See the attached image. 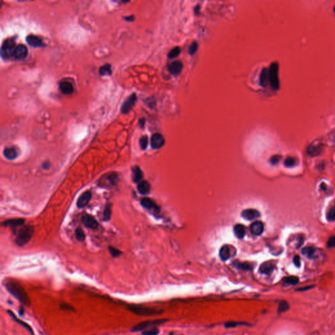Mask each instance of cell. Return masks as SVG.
Returning <instances> with one entry per match:
<instances>
[{"instance_id": "1", "label": "cell", "mask_w": 335, "mask_h": 335, "mask_svg": "<svg viewBox=\"0 0 335 335\" xmlns=\"http://www.w3.org/2000/svg\"><path fill=\"white\" fill-rule=\"evenodd\" d=\"M5 287L8 291L15 299H17L21 304L26 306H29L32 304V301L29 299L25 289L20 284L14 281H9L5 284Z\"/></svg>"}, {"instance_id": "2", "label": "cell", "mask_w": 335, "mask_h": 335, "mask_svg": "<svg viewBox=\"0 0 335 335\" xmlns=\"http://www.w3.org/2000/svg\"><path fill=\"white\" fill-rule=\"evenodd\" d=\"M34 232V227L31 225H26L20 228L17 235V244L19 246H22L26 244L32 239Z\"/></svg>"}, {"instance_id": "3", "label": "cell", "mask_w": 335, "mask_h": 335, "mask_svg": "<svg viewBox=\"0 0 335 335\" xmlns=\"http://www.w3.org/2000/svg\"><path fill=\"white\" fill-rule=\"evenodd\" d=\"M127 310L131 311L132 313L141 316H152L157 315H161L163 312V310H157L155 308H146L138 305H128Z\"/></svg>"}, {"instance_id": "4", "label": "cell", "mask_w": 335, "mask_h": 335, "mask_svg": "<svg viewBox=\"0 0 335 335\" xmlns=\"http://www.w3.org/2000/svg\"><path fill=\"white\" fill-rule=\"evenodd\" d=\"M170 319H154V320H148L141 322L138 324H136L131 329L130 331L132 332H142L145 330L152 328V327H157V325H161L167 322H168Z\"/></svg>"}, {"instance_id": "5", "label": "cell", "mask_w": 335, "mask_h": 335, "mask_svg": "<svg viewBox=\"0 0 335 335\" xmlns=\"http://www.w3.org/2000/svg\"><path fill=\"white\" fill-rule=\"evenodd\" d=\"M279 64L277 62H273L270 64L269 74V82L274 90H278L279 88Z\"/></svg>"}, {"instance_id": "6", "label": "cell", "mask_w": 335, "mask_h": 335, "mask_svg": "<svg viewBox=\"0 0 335 335\" xmlns=\"http://www.w3.org/2000/svg\"><path fill=\"white\" fill-rule=\"evenodd\" d=\"M16 45L13 38L7 40L3 44L1 49V56L4 59H9L11 56H14Z\"/></svg>"}, {"instance_id": "7", "label": "cell", "mask_w": 335, "mask_h": 335, "mask_svg": "<svg viewBox=\"0 0 335 335\" xmlns=\"http://www.w3.org/2000/svg\"><path fill=\"white\" fill-rule=\"evenodd\" d=\"M118 181V176L116 173H109L104 176L99 180V187L110 189L113 187Z\"/></svg>"}, {"instance_id": "8", "label": "cell", "mask_w": 335, "mask_h": 335, "mask_svg": "<svg viewBox=\"0 0 335 335\" xmlns=\"http://www.w3.org/2000/svg\"><path fill=\"white\" fill-rule=\"evenodd\" d=\"M137 101V96L136 94H132L129 96L123 103V105L120 108L122 113L127 114L131 111L133 108L136 102Z\"/></svg>"}, {"instance_id": "9", "label": "cell", "mask_w": 335, "mask_h": 335, "mask_svg": "<svg viewBox=\"0 0 335 335\" xmlns=\"http://www.w3.org/2000/svg\"><path fill=\"white\" fill-rule=\"evenodd\" d=\"M165 143V140L164 136L159 134L156 133L151 136V146L154 149H158L161 148Z\"/></svg>"}, {"instance_id": "10", "label": "cell", "mask_w": 335, "mask_h": 335, "mask_svg": "<svg viewBox=\"0 0 335 335\" xmlns=\"http://www.w3.org/2000/svg\"><path fill=\"white\" fill-rule=\"evenodd\" d=\"M81 221L84 225L88 228H90V229H96L98 226V223L96 219L90 215H84L81 219Z\"/></svg>"}, {"instance_id": "11", "label": "cell", "mask_w": 335, "mask_h": 335, "mask_svg": "<svg viewBox=\"0 0 335 335\" xmlns=\"http://www.w3.org/2000/svg\"><path fill=\"white\" fill-rule=\"evenodd\" d=\"M276 269V264L272 261L263 263L259 267V272L262 274L269 276Z\"/></svg>"}, {"instance_id": "12", "label": "cell", "mask_w": 335, "mask_h": 335, "mask_svg": "<svg viewBox=\"0 0 335 335\" xmlns=\"http://www.w3.org/2000/svg\"><path fill=\"white\" fill-rule=\"evenodd\" d=\"M7 312L8 313V314L9 315L10 317H11V318L13 319V320L17 323L18 324H19L20 325H21L22 327H23L24 328H25L30 334H31L32 335H34V330L32 329V327L30 326L29 324H28L27 323H26L25 322L21 320L20 319H19L17 316L16 314H14V313L13 311H12L11 310H7Z\"/></svg>"}, {"instance_id": "13", "label": "cell", "mask_w": 335, "mask_h": 335, "mask_svg": "<svg viewBox=\"0 0 335 335\" xmlns=\"http://www.w3.org/2000/svg\"><path fill=\"white\" fill-rule=\"evenodd\" d=\"M183 68V63L179 60H176L170 64L168 69L169 72L172 75L176 76L181 73Z\"/></svg>"}, {"instance_id": "14", "label": "cell", "mask_w": 335, "mask_h": 335, "mask_svg": "<svg viewBox=\"0 0 335 335\" xmlns=\"http://www.w3.org/2000/svg\"><path fill=\"white\" fill-rule=\"evenodd\" d=\"M91 198H92V193H91L90 191H88L82 193L79 198V199L77 200V207L79 208H82L84 207H85L86 205L89 203Z\"/></svg>"}, {"instance_id": "15", "label": "cell", "mask_w": 335, "mask_h": 335, "mask_svg": "<svg viewBox=\"0 0 335 335\" xmlns=\"http://www.w3.org/2000/svg\"><path fill=\"white\" fill-rule=\"evenodd\" d=\"M28 49L24 45H19L14 52V57L17 60H23L28 56Z\"/></svg>"}, {"instance_id": "16", "label": "cell", "mask_w": 335, "mask_h": 335, "mask_svg": "<svg viewBox=\"0 0 335 335\" xmlns=\"http://www.w3.org/2000/svg\"><path fill=\"white\" fill-rule=\"evenodd\" d=\"M26 41L30 46L34 47H41L44 46V43L40 37L34 35H29L26 37Z\"/></svg>"}, {"instance_id": "17", "label": "cell", "mask_w": 335, "mask_h": 335, "mask_svg": "<svg viewBox=\"0 0 335 335\" xmlns=\"http://www.w3.org/2000/svg\"><path fill=\"white\" fill-rule=\"evenodd\" d=\"M261 215L260 213L254 209H248L243 210L242 213V216L243 219L248 221H251L259 217Z\"/></svg>"}, {"instance_id": "18", "label": "cell", "mask_w": 335, "mask_h": 335, "mask_svg": "<svg viewBox=\"0 0 335 335\" xmlns=\"http://www.w3.org/2000/svg\"><path fill=\"white\" fill-rule=\"evenodd\" d=\"M323 151V146L321 144H311L308 146L307 152L308 155L311 157H316L320 155Z\"/></svg>"}, {"instance_id": "19", "label": "cell", "mask_w": 335, "mask_h": 335, "mask_svg": "<svg viewBox=\"0 0 335 335\" xmlns=\"http://www.w3.org/2000/svg\"><path fill=\"white\" fill-rule=\"evenodd\" d=\"M250 231L251 234L255 236H259L262 234L264 231V225L261 221H255L250 227Z\"/></svg>"}, {"instance_id": "20", "label": "cell", "mask_w": 335, "mask_h": 335, "mask_svg": "<svg viewBox=\"0 0 335 335\" xmlns=\"http://www.w3.org/2000/svg\"><path fill=\"white\" fill-rule=\"evenodd\" d=\"M231 249L229 246L225 245L221 248L219 251V257L221 261H226L231 257Z\"/></svg>"}, {"instance_id": "21", "label": "cell", "mask_w": 335, "mask_h": 335, "mask_svg": "<svg viewBox=\"0 0 335 335\" xmlns=\"http://www.w3.org/2000/svg\"><path fill=\"white\" fill-rule=\"evenodd\" d=\"M4 157L8 160H14L19 155L18 150L16 147H7L3 151Z\"/></svg>"}, {"instance_id": "22", "label": "cell", "mask_w": 335, "mask_h": 335, "mask_svg": "<svg viewBox=\"0 0 335 335\" xmlns=\"http://www.w3.org/2000/svg\"><path fill=\"white\" fill-rule=\"evenodd\" d=\"M141 204L142 206L147 210H154L155 211H159V208L157 204L148 198H143L141 200Z\"/></svg>"}, {"instance_id": "23", "label": "cell", "mask_w": 335, "mask_h": 335, "mask_svg": "<svg viewBox=\"0 0 335 335\" xmlns=\"http://www.w3.org/2000/svg\"><path fill=\"white\" fill-rule=\"evenodd\" d=\"M269 82V70L267 69V68L264 67L260 74L259 84L262 87H266L268 85Z\"/></svg>"}, {"instance_id": "24", "label": "cell", "mask_w": 335, "mask_h": 335, "mask_svg": "<svg viewBox=\"0 0 335 335\" xmlns=\"http://www.w3.org/2000/svg\"><path fill=\"white\" fill-rule=\"evenodd\" d=\"M60 90L64 94H70L73 92V87L68 81H62L60 83Z\"/></svg>"}, {"instance_id": "25", "label": "cell", "mask_w": 335, "mask_h": 335, "mask_svg": "<svg viewBox=\"0 0 335 335\" xmlns=\"http://www.w3.org/2000/svg\"><path fill=\"white\" fill-rule=\"evenodd\" d=\"M234 267L240 270L251 271L253 270V265L248 263H242L238 261H235L232 263Z\"/></svg>"}, {"instance_id": "26", "label": "cell", "mask_w": 335, "mask_h": 335, "mask_svg": "<svg viewBox=\"0 0 335 335\" xmlns=\"http://www.w3.org/2000/svg\"><path fill=\"white\" fill-rule=\"evenodd\" d=\"M151 190V186L149 183L146 181H141L138 185V191L143 195L147 194Z\"/></svg>"}, {"instance_id": "27", "label": "cell", "mask_w": 335, "mask_h": 335, "mask_svg": "<svg viewBox=\"0 0 335 335\" xmlns=\"http://www.w3.org/2000/svg\"><path fill=\"white\" fill-rule=\"evenodd\" d=\"M132 180L135 183H140L143 178V172L140 168L135 166L132 168Z\"/></svg>"}, {"instance_id": "28", "label": "cell", "mask_w": 335, "mask_h": 335, "mask_svg": "<svg viewBox=\"0 0 335 335\" xmlns=\"http://www.w3.org/2000/svg\"><path fill=\"white\" fill-rule=\"evenodd\" d=\"M234 232L236 237L238 238L242 239L246 235V228L244 226L241 224L236 225L234 227Z\"/></svg>"}, {"instance_id": "29", "label": "cell", "mask_w": 335, "mask_h": 335, "mask_svg": "<svg viewBox=\"0 0 335 335\" xmlns=\"http://www.w3.org/2000/svg\"><path fill=\"white\" fill-rule=\"evenodd\" d=\"M24 220L22 219H9L7 220L6 221H4L2 223V225L11 226V227H17L19 226H21L24 224Z\"/></svg>"}, {"instance_id": "30", "label": "cell", "mask_w": 335, "mask_h": 335, "mask_svg": "<svg viewBox=\"0 0 335 335\" xmlns=\"http://www.w3.org/2000/svg\"><path fill=\"white\" fill-rule=\"evenodd\" d=\"M251 326L249 323L245 322H227L224 323V327L226 329H231V328H235L238 326Z\"/></svg>"}, {"instance_id": "31", "label": "cell", "mask_w": 335, "mask_h": 335, "mask_svg": "<svg viewBox=\"0 0 335 335\" xmlns=\"http://www.w3.org/2000/svg\"><path fill=\"white\" fill-rule=\"evenodd\" d=\"M302 253L309 258H314L316 257V250L312 247H305L302 249Z\"/></svg>"}, {"instance_id": "32", "label": "cell", "mask_w": 335, "mask_h": 335, "mask_svg": "<svg viewBox=\"0 0 335 335\" xmlns=\"http://www.w3.org/2000/svg\"><path fill=\"white\" fill-rule=\"evenodd\" d=\"M283 282L285 285H295L298 284V283L299 282V279L296 276H288L283 279Z\"/></svg>"}, {"instance_id": "33", "label": "cell", "mask_w": 335, "mask_h": 335, "mask_svg": "<svg viewBox=\"0 0 335 335\" xmlns=\"http://www.w3.org/2000/svg\"><path fill=\"white\" fill-rule=\"evenodd\" d=\"M289 308V303L285 300H281L279 302L278 307L277 310V312L278 314H281L282 313H284L286 311H287Z\"/></svg>"}, {"instance_id": "34", "label": "cell", "mask_w": 335, "mask_h": 335, "mask_svg": "<svg viewBox=\"0 0 335 335\" xmlns=\"http://www.w3.org/2000/svg\"><path fill=\"white\" fill-rule=\"evenodd\" d=\"M99 72H100V74L101 75H103V76L110 75L111 74V73H112L111 65H109V64L104 65L103 66H102L100 68V70H99Z\"/></svg>"}, {"instance_id": "35", "label": "cell", "mask_w": 335, "mask_h": 335, "mask_svg": "<svg viewBox=\"0 0 335 335\" xmlns=\"http://www.w3.org/2000/svg\"><path fill=\"white\" fill-rule=\"evenodd\" d=\"M111 205L108 204L106 205L104 211V220L105 221H108L111 219Z\"/></svg>"}, {"instance_id": "36", "label": "cell", "mask_w": 335, "mask_h": 335, "mask_svg": "<svg viewBox=\"0 0 335 335\" xmlns=\"http://www.w3.org/2000/svg\"><path fill=\"white\" fill-rule=\"evenodd\" d=\"M296 164H297V161H296V159L291 157L286 158L284 161V165L287 168H292L296 166Z\"/></svg>"}, {"instance_id": "37", "label": "cell", "mask_w": 335, "mask_h": 335, "mask_svg": "<svg viewBox=\"0 0 335 335\" xmlns=\"http://www.w3.org/2000/svg\"><path fill=\"white\" fill-rule=\"evenodd\" d=\"M160 333L159 329L157 327H152V328L145 330L141 332V335H158Z\"/></svg>"}, {"instance_id": "38", "label": "cell", "mask_w": 335, "mask_h": 335, "mask_svg": "<svg viewBox=\"0 0 335 335\" xmlns=\"http://www.w3.org/2000/svg\"><path fill=\"white\" fill-rule=\"evenodd\" d=\"M180 53H181V49L179 47H176L172 49L169 52L168 55V56L169 58H174L178 56Z\"/></svg>"}, {"instance_id": "39", "label": "cell", "mask_w": 335, "mask_h": 335, "mask_svg": "<svg viewBox=\"0 0 335 335\" xmlns=\"http://www.w3.org/2000/svg\"><path fill=\"white\" fill-rule=\"evenodd\" d=\"M75 236H76V238L77 239V240L80 241V242H82L85 240V232H83V231L81 229V228H78L76 229L75 231Z\"/></svg>"}, {"instance_id": "40", "label": "cell", "mask_w": 335, "mask_h": 335, "mask_svg": "<svg viewBox=\"0 0 335 335\" xmlns=\"http://www.w3.org/2000/svg\"><path fill=\"white\" fill-rule=\"evenodd\" d=\"M198 49H199V45L196 41H193L191 45H190L189 48V55H194L195 53L197 52Z\"/></svg>"}, {"instance_id": "41", "label": "cell", "mask_w": 335, "mask_h": 335, "mask_svg": "<svg viewBox=\"0 0 335 335\" xmlns=\"http://www.w3.org/2000/svg\"><path fill=\"white\" fill-rule=\"evenodd\" d=\"M60 310L64 311H73L75 310V308L70 304L67 303H62L60 305Z\"/></svg>"}, {"instance_id": "42", "label": "cell", "mask_w": 335, "mask_h": 335, "mask_svg": "<svg viewBox=\"0 0 335 335\" xmlns=\"http://www.w3.org/2000/svg\"><path fill=\"white\" fill-rule=\"evenodd\" d=\"M147 145H148V138L147 136H142L141 138H140V146L141 148V149L143 150H145L147 147Z\"/></svg>"}, {"instance_id": "43", "label": "cell", "mask_w": 335, "mask_h": 335, "mask_svg": "<svg viewBox=\"0 0 335 335\" xmlns=\"http://www.w3.org/2000/svg\"><path fill=\"white\" fill-rule=\"evenodd\" d=\"M109 251L110 254L113 257H117L121 255V251L119 250L118 249L115 248L113 247H111V246L109 247Z\"/></svg>"}, {"instance_id": "44", "label": "cell", "mask_w": 335, "mask_h": 335, "mask_svg": "<svg viewBox=\"0 0 335 335\" xmlns=\"http://www.w3.org/2000/svg\"><path fill=\"white\" fill-rule=\"evenodd\" d=\"M327 219L329 221H334L335 220V208H332L327 213Z\"/></svg>"}, {"instance_id": "45", "label": "cell", "mask_w": 335, "mask_h": 335, "mask_svg": "<svg viewBox=\"0 0 335 335\" xmlns=\"http://www.w3.org/2000/svg\"><path fill=\"white\" fill-rule=\"evenodd\" d=\"M281 158V157L280 155H274V156H273V157H271L270 161L271 164H276L280 161Z\"/></svg>"}, {"instance_id": "46", "label": "cell", "mask_w": 335, "mask_h": 335, "mask_svg": "<svg viewBox=\"0 0 335 335\" xmlns=\"http://www.w3.org/2000/svg\"><path fill=\"white\" fill-rule=\"evenodd\" d=\"M327 247L330 248L335 247V237H331L327 242Z\"/></svg>"}, {"instance_id": "47", "label": "cell", "mask_w": 335, "mask_h": 335, "mask_svg": "<svg viewBox=\"0 0 335 335\" xmlns=\"http://www.w3.org/2000/svg\"><path fill=\"white\" fill-rule=\"evenodd\" d=\"M146 104L149 106V107L152 108L153 107V106L155 105V99H154L153 98H150L147 99Z\"/></svg>"}, {"instance_id": "48", "label": "cell", "mask_w": 335, "mask_h": 335, "mask_svg": "<svg viewBox=\"0 0 335 335\" xmlns=\"http://www.w3.org/2000/svg\"><path fill=\"white\" fill-rule=\"evenodd\" d=\"M293 263L296 266V267H300V258L298 255H295L293 257Z\"/></svg>"}, {"instance_id": "49", "label": "cell", "mask_w": 335, "mask_h": 335, "mask_svg": "<svg viewBox=\"0 0 335 335\" xmlns=\"http://www.w3.org/2000/svg\"><path fill=\"white\" fill-rule=\"evenodd\" d=\"M315 286H314V285H311V286H306V287H300V289H296V291H305L309 290V289H312Z\"/></svg>"}, {"instance_id": "50", "label": "cell", "mask_w": 335, "mask_h": 335, "mask_svg": "<svg viewBox=\"0 0 335 335\" xmlns=\"http://www.w3.org/2000/svg\"><path fill=\"white\" fill-rule=\"evenodd\" d=\"M145 123H146V120H145L144 118H141L139 120V125H140V126L141 128H143L144 127V125H145Z\"/></svg>"}, {"instance_id": "51", "label": "cell", "mask_w": 335, "mask_h": 335, "mask_svg": "<svg viewBox=\"0 0 335 335\" xmlns=\"http://www.w3.org/2000/svg\"><path fill=\"white\" fill-rule=\"evenodd\" d=\"M125 20L128 22H132L134 20V16H129V17H125Z\"/></svg>"}, {"instance_id": "52", "label": "cell", "mask_w": 335, "mask_h": 335, "mask_svg": "<svg viewBox=\"0 0 335 335\" xmlns=\"http://www.w3.org/2000/svg\"><path fill=\"white\" fill-rule=\"evenodd\" d=\"M50 166V164L48 162H45L43 164V168L44 169H48Z\"/></svg>"}, {"instance_id": "53", "label": "cell", "mask_w": 335, "mask_h": 335, "mask_svg": "<svg viewBox=\"0 0 335 335\" xmlns=\"http://www.w3.org/2000/svg\"><path fill=\"white\" fill-rule=\"evenodd\" d=\"M19 314L20 316H23L24 314V309L23 308V307L22 306H20V309H19Z\"/></svg>"}, {"instance_id": "54", "label": "cell", "mask_w": 335, "mask_h": 335, "mask_svg": "<svg viewBox=\"0 0 335 335\" xmlns=\"http://www.w3.org/2000/svg\"><path fill=\"white\" fill-rule=\"evenodd\" d=\"M200 7L199 6V5H196V7H195V9H194V12H195V13L197 14L198 13H199V11H200Z\"/></svg>"}, {"instance_id": "55", "label": "cell", "mask_w": 335, "mask_h": 335, "mask_svg": "<svg viewBox=\"0 0 335 335\" xmlns=\"http://www.w3.org/2000/svg\"><path fill=\"white\" fill-rule=\"evenodd\" d=\"M169 335H173V332H170V333L169 334Z\"/></svg>"}, {"instance_id": "56", "label": "cell", "mask_w": 335, "mask_h": 335, "mask_svg": "<svg viewBox=\"0 0 335 335\" xmlns=\"http://www.w3.org/2000/svg\"><path fill=\"white\" fill-rule=\"evenodd\" d=\"M334 12L335 13V6H334Z\"/></svg>"}]
</instances>
